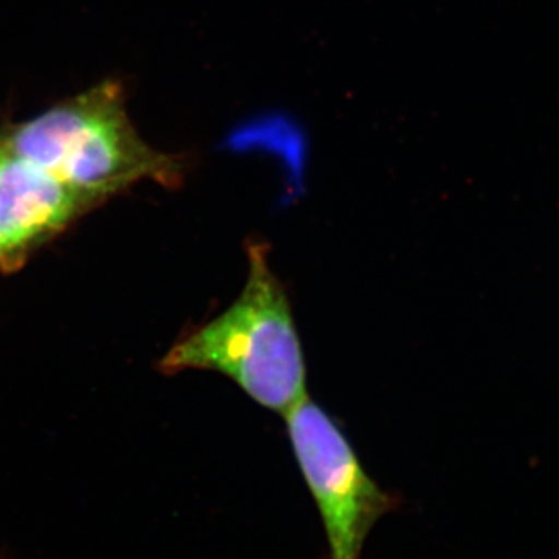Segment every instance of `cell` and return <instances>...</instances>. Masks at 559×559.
<instances>
[{"label": "cell", "instance_id": "1", "mask_svg": "<svg viewBox=\"0 0 559 559\" xmlns=\"http://www.w3.org/2000/svg\"><path fill=\"white\" fill-rule=\"evenodd\" d=\"M7 150L49 171L95 204L134 183L153 180L178 189L186 156L143 142L124 108L123 87L108 80L0 131Z\"/></svg>", "mask_w": 559, "mask_h": 559}, {"label": "cell", "instance_id": "2", "mask_svg": "<svg viewBox=\"0 0 559 559\" xmlns=\"http://www.w3.org/2000/svg\"><path fill=\"white\" fill-rule=\"evenodd\" d=\"M249 274L218 318L180 337L160 370H210L230 378L260 406L286 414L307 393V364L285 286L271 270L270 246L249 240Z\"/></svg>", "mask_w": 559, "mask_h": 559}, {"label": "cell", "instance_id": "3", "mask_svg": "<svg viewBox=\"0 0 559 559\" xmlns=\"http://www.w3.org/2000/svg\"><path fill=\"white\" fill-rule=\"evenodd\" d=\"M290 448L318 506L330 559H360L378 521L396 506L364 468L340 425L310 396L286 412Z\"/></svg>", "mask_w": 559, "mask_h": 559}, {"label": "cell", "instance_id": "4", "mask_svg": "<svg viewBox=\"0 0 559 559\" xmlns=\"http://www.w3.org/2000/svg\"><path fill=\"white\" fill-rule=\"evenodd\" d=\"M95 207L90 198L7 150L0 164V271L20 270L35 250Z\"/></svg>", "mask_w": 559, "mask_h": 559}, {"label": "cell", "instance_id": "5", "mask_svg": "<svg viewBox=\"0 0 559 559\" xmlns=\"http://www.w3.org/2000/svg\"><path fill=\"white\" fill-rule=\"evenodd\" d=\"M7 148L2 138H0V164H2L3 157H5Z\"/></svg>", "mask_w": 559, "mask_h": 559}]
</instances>
